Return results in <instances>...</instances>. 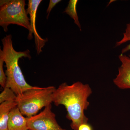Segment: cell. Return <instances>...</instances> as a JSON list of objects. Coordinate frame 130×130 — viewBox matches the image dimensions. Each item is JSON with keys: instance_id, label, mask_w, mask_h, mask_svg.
<instances>
[{"instance_id": "cell-1", "label": "cell", "mask_w": 130, "mask_h": 130, "mask_svg": "<svg viewBox=\"0 0 130 130\" xmlns=\"http://www.w3.org/2000/svg\"><path fill=\"white\" fill-rule=\"evenodd\" d=\"M92 93L88 84L77 82L71 85L66 83L60 85L53 95V102L56 106H64L67 118L71 121V128L78 130L83 123H88L89 119L84 113L89 105L88 99Z\"/></svg>"}, {"instance_id": "cell-2", "label": "cell", "mask_w": 130, "mask_h": 130, "mask_svg": "<svg viewBox=\"0 0 130 130\" xmlns=\"http://www.w3.org/2000/svg\"><path fill=\"white\" fill-rule=\"evenodd\" d=\"M12 36L7 35L2 40L3 48H0V55L2 56L7 70L6 85L17 96L20 95L28 89L34 88L26 82L21 68L19 66V59L22 57L31 58L29 50L17 51L13 48Z\"/></svg>"}, {"instance_id": "cell-3", "label": "cell", "mask_w": 130, "mask_h": 130, "mask_svg": "<svg viewBox=\"0 0 130 130\" xmlns=\"http://www.w3.org/2000/svg\"><path fill=\"white\" fill-rule=\"evenodd\" d=\"M56 89L54 86H34L17 96V106L26 118L35 116L42 108L53 103V95Z\"/></svg>"}, {"instance_id": "cell-4", "label": "cell", "mask_w": 130, "mask_h": 130, "mask_svg": "<svg viewBox=\"0 0 130 130\" xmlns=\"http://www.w3.org/2000/svg\"><path fill=\"white\" fill-rule=\"evenodd\" d=\"M24 0H1L0 1V25L5 32L8 26L15 24L31 30L30 19L25 9Z\"/></svg>"}, {"instance_id": "cell-5", "label": "cell", "mask_w": 130, "mask_h": 130, "mask_svg": "<svg viewBox=\"0 0 130 130\" xmlns=\"http://www.w3.org/2000/svg\"><path fill=\"white\" fill-rule=\"evenodd\" d=\"M27 124L28 130H66L61 128L56 121L51 104L38 114L28 118Z\"/></svg>"}, {"instance_id": "cell-6", "label": "cell", "mask_w": 130, "mask_h": 130, "mask_svg": "<svg viewBox=\"0 0 130 130\" xmlns=\"http://www.w3.org/2000/svg\"><path fill=\"white\" fill-rule=\"evenodd\" d=\"M42 1L41 0H29L28 7L26 9L27 14H29L31 28V30L29 32L28 38V40H31L33 38L32 34L34 35L36 50L37 53L38 55L42 52V48L48 41L47 38L43 39L40 36L38 33L36 28L37 12L38 6Z\"/></svg>"}, {"instance_id": "cell-7", "label": "cell", "mask_w": 130, "mask_h": 130, "mask_svg": "<svg viewBox=\"0 0 130 130\" xmlns=\"http://www.w3.org/2000/svg\"><path fill=\"white\" fill-rule=\"evenodd\" d=\"M119 58L121 64L113 83L119 89H130V56L121 54Z\"/></svg>"}, {"instance_id": "cell-8", "label": "cell", "mask_w": 130, "mask_h": 130, "mask_svg": "<svg viewBox=\"0 0 130 130\" xmlns=\"http://www.w3.org/2000/svg\"><path fill=\"white\" fill-rule=\"evenodd\" d=\"M28 118H25L18 107H14L9 114L8 130H28Z\"/></svg>"}, {"instance_id": "cell-9", "label": "cell", "mask_w": 130, "mask_h": 130, "mask_svg": "<svg viewBox=\"0 0 130 130\" xmlns=\"http://www.w3.org/2000/svg\"><path fill=\"white\" fill-rule=\"evenodd\" d=\"M17 106L16 101L5 102L0 105V130H8V123L9 114L13 108Z\"/></svg>"}, {"instance_id": "cell-10", "label": "cell", "mask_w": 130, "mask_h": 130, "mask_svg": "<svg viewBox=\"0 0 130 130\" xmlns=\"http://www.w3.org/2000/svg\"><path fill=\"white\" fill-rule=\"evenodd\" d=\"M78 2L77 0H70L64 12L68 14L74 20V23L78 26L80 30L81 31V24L79 22L77 11Z\"/></svg>"}, {"instance_id": "cell-11", "label": "cell", "mask_w": 130, "mask_h": 130, "mask_svg": "<svg viewBox=\"0 0 130 130\" xmlns=\"http://www.w3.org/2000/svg\"><path fill=\"white\" fill-rule=\"evenodd\" d=\"M128 42H130L129 44L123 49L121 54H124L126 52L130 51V23L126 25L125 31L123 33V37L121 40L116 42L115 47L119 46Z\"/></svg>"}, {"instance_id": "cell-12", "label": "cell", "mask_w": 130, "mask_h": 130, "mask_svg": "<svg viewBox=\"0 0 130 130\" xmlns=\"http://www.w3.org/2000/svg\"><path fill=\"white\" fill-rule=\"evenodd\" d=\"M17 96L12 90L6 87L0 94V103L16 101Z\"/></svg>"}, {"instance_id": "cell-13", "label": "cell", "mask_w": 130, "mask_h": 130, "mask_svg": "<svg viewBox=\"0 0 130 130\" xmlns=\"http://www.w3.org/2000/svg\"><path fill=\"white\" fill-rule=\"evenodd\" d=\"M5 62L2 56L0 55V85L2 87L5 88L6 85L7 78L6 73L3 70V64Z\"/></svg>"}, {"instance_id": "cell-14", "label": "cell", "mask_w": 130, "mask_h": 130, "mask_svg": "<svg viewBox=\"0 0 130 130\" xmlns=\"http://www.w3.org/2000/svg\"><path fill=\"white\" fill-rule=\"evenodd\" d=\"M61 1L60 0H50V1L47 10V19H48L49 16L50 14V12H51L52 9L58 3Z\"/></svg>"}, {"instance_id": "cell-15", "label": "cell", "mask_w": 130, "mask_h": 130, "mask_svg": "<svg viewBox=\"0 0 130 130\" xmlns=\"http://www.w3.org/2000/svg\"><path fill=\"white\" fill-rule=\"evenodd\" d=\"M78 130H93V128L89 123H84L79 126Z\"/></svg>"}]
</instances>
